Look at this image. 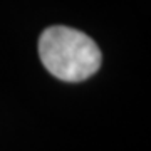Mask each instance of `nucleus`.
Returning a JSON list of instances; mask_svg holds the SVG:
<instances>
[{"mask_svg":"<svg viewBox=\"0 0 151 151\" xmlns=\"http://www.w3.org/2000/svg\"><path fill=\"white\" fill-rule=\"evenodd\" d=\"M39 55L45 69L65 82H81L101 65V50L89 35L64 25L45 29L39 39Z\"/></svg>","mask_w":151,"mask_h":151,"instance_id":"1","label":"nucleus"}]
</instances>
